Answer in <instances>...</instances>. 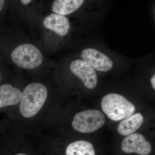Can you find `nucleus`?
I'll use <instances>...</instances> for the list:
<instances>
[{
	"mask_svg": "<svg viewBox=\"0 0 155 155\" xmlns=\"http://www.w3.org/2000/svg\"><path fill=\"white\" fill-rule=\"evenodd\" d=\"M48 91L44 84H30L22 91L20 100V114L25 118L33 117L44 105L47 98Z\"/></svg>",
	"mask_w": 155,
	"mask_h": 155,
	"instance_id": "f257e3e1",
	"label": "nucleus"
},
{
	"mask_svg": "<svg viewBox=\"0 0 155 155\" xmlns=\"http://www.w3.org/2000/svg\"><path fill=\"white\" fill-rule=\"evenodd\" d=\"M103 111L111 120L119 121L131 116L135 111L132 103L120 94H110L101 101Z\"/></svg>",
	"mask_w": 155,
	"mask_h": 155,
	"instance_id": "f03ea898",
	"label": "nucleus"
},
{
	"mask_svg": "<svg viewBox=\"0 0 155 155\" xmlns=\"http://www.w3.org/2000/svg\"><path fill=\"white\" fill-rule=\"evenodd\" d=\"M11 58L17 66L26 69L36 68L43 62L40 51L30 44H24L16 48L11 54Z\"/></svg>",
	"mask_w": 155,
	"mask_h": 155,
	"instance_id": "7ed1b4c3",
	"label": "nucleus"
},
{
	"mask_svg": "<svg viewBox=\"0 0 155 155\" xmlns=\"http://www.w3.org/2000/svg\"><path fill=\"white\" fill-rule=\"evenodd\" d=\"M105 122V116L100 111L87 110L75 115L72 125L74 129L78 132L89 133L98 130Z\"/></svg>",
	"mask_w": 155,
	"mask_h": 155,
	"instance_id": "20e7f679",
	"label": "nucleus"
},
{
	"mask_svg": "<svg viewBox=\"0 0 155 155\" xmlns=\"http://www.w3.org/2000/svg\"><path fill=\"white\" fill-rule=\"evenodd\" d=\"M71 72L83 81L89 89H94L97 83V76L95 69L85 61L81 60L73 61L70 64Z\"/></svg>",
	"mask_w": 155,
	"mask_h": 155,
	"instance_id": "39448f33",
	"label": "nucleus"
},
{
	"mask_svg": "<svg viewBox=\"0 0 155 155\" xmlns=\"http://www.w3.org/2000/svg\"><path fill=\"white\" fill-rule=\"evenodd\" d=\"M121 148L124 152L135 153L140 155H149L152 150L149 142L139 133L131 134L126 137L122 142Z\"/></svg>",
	"mask_w": 155,
	"mask_h": 155,
	"instance_id": "423d86ee",
	"label": "nucleus"
},
{
	"mask_svg": "<svg viewBox=\"0 0 155 155\" xmlns=\"http://www.w3.org/2000/svg\"><path fill=\"white\" fill-rule=\"evenodd\" d=\"M83 61L92 67L101 72H107L112 69L113 63L107 56L93 48L84 49L81 53Z\"/></svg>",
	"mask_w": 155,
	"mask_h": 155,
	"instance_id": "0eeeda50",
	"label": "nucleus"
},
{
	"mask_svg": "<svg viewBox=\"0 0 155 155\" xmlns=\"http://www.w3.org/2000/svg\"><path fill=\"white\" fill-rule=\"evenodd\" d=\"M43 25L46 28L52 30L61 36L68 33L70 28V22L66 17L52 14L45 18Z\"/></svg>",
	"mask_w": 155,
	"mask_h": 155,
	"instance_id": "6e6552de",
	"label": "nucleus"
},
{
	"mask_svg": "<svg viewBox=\"0 0 155 155\" xmlns=\"http://www.w3.org/2000/svg\"><path fill=\"white\" fill-rule=\"evenodd\" d=\"M21 95L22 93L19 89L10 84L0 86V108L17 104L21 100Z\"/></svg>",
	"mask_w": 155,
	"mask_h": 155,
	"instance_id": "1a4fd4ad",
	"label": "nucleus"
},
{
	"mask_svg": "<svg viewBox=\"0 0 155 155\" xmlns=\"http://www.w3.org/2000/svg\"><path fill=\"white\" fill-rule=\"evenodd\" d=\"M143 122V116L140 113H137L123 119L118 125L117 131L120 135H129L138 130Z\"/></svg>",
	"mask_w": 155,
	"mask_h": 155,
	"instance_id": "9d476101",
	"label": "nucleus"
},
{
	"mask_svg": "<svg viewBox=\"0 0 155 155\" xmlns=\"http://www.w3.org/2000/svg\"><path fill=\"white\" fill-rule=\"evenodd\" d=\"M84 2L83 0H56L53 4L52 11L61 16L69 15L79 8Z\"/></svg>",
	"mask_w": 155,
	"mask_h": 155,
	"instance_id": "9b49d317",
	"label": "nucleus"
},
{
	"mask_svg": "<svg viewBox=\"0 0 155 155\" xmlns=\"http://www.w3.org/2000/svg\"><path fill=\"white\" fill-rule=\"evenodd\" d=\"M66 155H95V152L91 143L78 140L68 145L66 150Z\"/></svg>",
	"mask_w": 155,
	"mask_h": 155,
	"instance_id": "f8f14e48",
	"label": "nucleus"
},
{
	"mask_svg": "<svg viewBox=\"0 0 155 155\" xmlns=\"http://www.w3.org/2000/svg\"><path fill=\"white\" fill-rule=\"evenodd\" d=\"M150 81L153 88L155 90V75H154L151 78Z\"/></svg>",
	"mask_w": 155,
	"mask_h": 155,
	"instance_id": "ddd939ff",
	"label": "nucleus"
},
{
	"mask_svg": "<svg viewBox=\"0 0 155 155\" xmlns=\"http://www.w3.org/2000/svg\"><path fill=\"white\" fill-rule=\"evenodd\" d=\"M31 2V0H22V1H20L21 3L24 5H28Z\"/></svg>",
	"mask_w": 155,
	"mask_h": 155,
	"instance_id": "4468645a",
	"label": "nucleus"
},
{
	"mask_svg": "<svg viewBox=\"0 0 155 155\" xmlns=\"http://www.w3.org/2000/svg\"><path fill=\"white\" fill-rule=\"evenodd\" d=\"M4 4H5V1L0 0V11H2L4 8Z\"/></svg>",
	"mask_w": 155,
	"mask_h": 155,
	"instance_id": "2eb2a0df",
	"label": "nucleus"
},
{
	"mask_svg": "<svg viewBox=\"0 0 155 155\" xmlns=\"http://www.w3.org/2000/svg\"><path fill=\"white\" fill-rule=\"evenodd\" d=\"M16 155H27L25 154H23V153H19V154H17Z\"/></svg>",
	"mask_w": 155,
	"mask_h": 155,
	"instance_id": "dca6fc26",
	"label": "nucleus"
},
{
	"mask_svg": "<svg viewBox=\"0 0 155 155\" xmlns=\"http://www.w3.org/2000/svg\"><path fill=\"white\" fill-rule=\"evenodd\" d=\"M0 80H1V78H0Z\"/></svg>",
	"mask_w": 155,
	"mask_h": 155,
	"instance_id": "f3484780",
	"label": "nucleus"
}]
</instances>
